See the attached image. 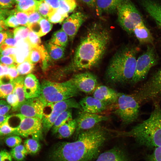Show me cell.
I'll list each match as a JSON object with an SVG mask.
<instances>
[{
	"instance_id": "cell-20",
	"label": "cell",
	"mask_w": 161,
	"mask_h": 161,
	"mask_svg": "<svg viewBox=\"0 0 161 161\" xmlns=\"http://www.w3.org/2000/svg\"><path fill=\"white\" fill-rule=\"evenodd\" d=\"M49 57L45 47L43 45L30 47L26 59L35 65L41 63L42 68L44 69L47 66Z\"/></svg>"
},
{
	"instance_id": "cell-10",
	"label": "cell",
	"mask_w": 161,
	"mask_h": 161,
	"mask_svg": "<svg viewBox=\"0 0 161 161\" xmlns=\"http://www.w3.org/2000/svg\"><path fill=\"white\" fill-rule=\"evenodd\" d=\"M50 104L51 111L49 113L43 114L42 119L43 132L45 134L52 128L56 119L64 111L72 108L82 110L79 103L73 98Z\"/></svg>"
},
{
	"instance_id": "cell-3",
	"label": "cell",
	"mask_w": 161,
	"mask_h": 161,
	"mask_svg": "<svg viewBox=\"0 0 161 161\" xmlns=\"http://www.w3.org/2000/svg\"><path fill=\"white\" fill-rule=\"evenodd\" d=\"M137 49L130 45L123 46L114 54L107 67L105 78L112 86L131 82L134 75Z\"/></svg>"
},
{
	"instance_id": "cell-38",
	"label": "cell",
	"mask_w": 161,
	"mask_h": 161,
	"mask_svg": "<svg viewBox=\"0 0 161 161\" xmlns=\"http://www.w3.org/2000/svg\"><path fill=\"white\" fill-rule=\"evenodd\" d=\"M17 43L14 38L13 31L9 30L7 37L0 46V52L8 47H16Z\"/></svg>"
},
{
	"instance_id": "cell-11",
	"label": "cell",
	"mask_w": 161,
	"mask_h": 161,
	"mask_svg": "<svg viewBox=\"0 0 161 161\" xmlns=\"http://www.w3.org/2000/svg\"><path fill=\"white\" fill-rule=\"evenodd\" d=\"M135 94L141 103L161 97V68L155 72Z\"/></svg>"
},
{
	"instance_id": "cell-26",
	"label": "cell",
	"mask_w": 161,
	"mask_h": 161,
	"mask_svg": "<svg viewBox=\"0 0 161 161\" xmlns=\"http://www.w3.org/2000/svg\"><path fill=\"white\" fill-rule=\"evenodd\" d=\"M45 48L49 57L53 60H59L64 55L65 48L54 44L49 41L46 44Z\"/></svg>"
},
{
	"instance_id": "cell-12",
	"label": "cell",
	"mask_w": 161,
	"mask_h": 161,
	"mask_svg": "<svg viewBox=\"0 0 161 161\" xmlns=\"http://www.w3.org/2000/svg\"><path fill=\"white\" fill-rule=\"evenodd\" d=\"M45 106L39 97L27 99L19 105L16 111L25 117L42 120Z\"/></svg>"
},
{
	"instance_id": "cell-58",
	"label": "cell",
	"mask_w": 161,
	"mask_h": 161,
	"mask_svg": "<svg viewBox=\"0 0 161 161\" xmlns=\"http://www.w3.org/2000/svg\"><path fill=\"white\" fill-rule=\"evenodd\" d=\"M9 30L0 32V46L7 37Z\"/></svg>"
},
{
	"instance_id": "cell-31",
	"label": "cell",
	"mask_w": 161,
	"mask_h": 161,
	"mask_svg": "<svg viewBox=\"0 0 161 161\" xmlns=\"http://www.w3.org/2000/svg\"><path fill=\"white\" fill-rule=\"evenodd\" d=\"M68 17V14L59 7L56 9H53L48 15L47 19L50 22L55 24L62 22Z\"/></svg>"
},
{
	"instance_id": "cell-4",
	"label": "cell",
	"mask_w": 161,
	"mask_h": 161,
	"mask_svg": "<svg viewBox=\"0 0 161 161\" xmlns=\"http://www.w3.org/2000/svg\"><path fill=\"white\" fill-rule=\"evenodd\" d=\"M146 120L127 131L115 132L118 136L133 138L139 145L148 148L161 146V107L156 103Z\"/></svg>"
},
{
	"instance_id": "cell-13",
	"label": "cell",
	"mask_w": 161,
	"mask_h": 161,
	"mask_svg": "<svg viewBox=\"0 0 161 161\" xmlns=\"http://www.w3.org/2000/svg\"><path fill=\"white\" fill-rule=\"evenodd\" d=\"M80 110L75 119L77 124L76 132L78 135L81 131L90 129L99 123L109 119L107 116Z\"/></svg>"
},
{
	"instance_id": "cell-23",
	"label": "cell",
	"mask_w": 161,
	"mask_h": 161,
	"mask_svg": "<svg viewBox=\"0 0 161 161\" xmlns=\"http://www.w3.org/2000/svg\"><path fill=\"white\" fill-rule=\"evenodd\" d=\"M133 33L140 43L149 44H153V37L144 22L137 26L134 29Z\"/></svg>"
},
{
	"instance_id": "cell-28",
	"label": "cell",
	"mask_w": 161,
	"mask_h": 161,
	"mask_svg": "<svg viewBox=\"0 0 161 161\" xmlns=\"http://www.w3.org/2000/svg\"><path fill=\"white\" fill-rule=\"evenodd\" d=\"M39 3L37 0H22L16 4L15 9L28 14L36 10Z\"/></svg>"
},
{
	"instance_id": "cell-7",
	"label": "cell",
	"mask_w": 161,
	"mask_h": 161,
	"mask_svg": "<svg viewBox=\"0 0 161 161\" xmlns=\"http://www.w3.org/2000/svg\"><path fill=\"white\" fill-rule=\"evenodd\" d=\"M116 13L120 25L129 33H133L137 26L144 22L141 14L131 0H124Z\"/></svg>"
},
{
	"instance_id": "cell-46",
	"label": "cell",
	"mask_w": 161,
	"mask_h": 161,
	"mask_svg": "<svg viewBox=\"0 0 161 161\" xmlns=\"http://www.w3.org/2000/svg\"><path fill=\"white\" fill-rule=\"evenodd\" d=\"M5 22L7 27L16 28L19 25L17 21L15 16L12 13L11 10L10 14L6 18Z\"/></svg>"
},
{
	"instance_id": "cell-48",
	"label": "cell",
	"mask_w": 161,
	"mask_h": 161,
	"mask_svg": "<svg viewBox=\"0 0 161 161\" xmlns=\"http://www.w3.org/2000/svg\"><path fill=\"white\" fill-rule=\"evenodd\" d=\"M12 108L7 102L3 100H0V114L7 115Z\"/></svg>"
},
{
	"instance_id": "cell-49",
	"label": "cell",
	"mask_w": 161,
	"mask_h": 161,
	"mask_svg": "<svg viewBox=\"0 0 161 161\" xmlns=\"http://www.w3.org/2000/svg\"><path fill=\"white\" fill-rule=\"evenodd\" d=\"M8 75L12 81L19 76L17 71V65L14 64L9 66Z\"/></svg>"
},
{
	"instance_id": "cell-1",
	"label": "cell",
	"mask_w": 161,
	"mask_h": 161,
	"mask_svg": "<svg viewBox=\"0 0 161 161\" xmlns=\"http://www.w3.org/2000/svg\"><path fill=\"white\" fill-rule=\"evenodd\" d=\"M107 131L98 124L82 131L75 141L56 144L50 158L52 161H91L98 156L107 140Z\"/></svg>"
},
{
	"instance_id": "cell-62",
	"label": "cell",
	"mask_w": 161,
	"mask_h": 161,
	"mask_svg": "<svg viewBox=\"0 0 161 161\" xmlns=\"http://www.w3.org/2000/svg\"><path fill=\"white\" fill-rule=\"evenodd\" d=\"M22 0H14L16 4H17Z\"/></svg>"
},
{
	"instance_id": "cell-36",
	"label": "cell",
	"mask_w": 161,
	"mask_h": 161,
	"mask_svg": "<svg viewBox=\"0 0 161 161\" xmlns=\"http://www.w3.org/2000/svg\"><path fill=\"white\" fill-rule=\"evenodd\" d=\"M11 11L15 16L19 25L27 27L28 21V14L27 13L18 10L15 8L11 10Z\"/></svg>"
},
{
	"instance_id": "cell-30",
	"label": "cell",
	"mask_w": 161,
	"mask_h": 161,
	"mask_svg": "<svg viewBox=\"0 0 161 161\" xmlns=\"http://www.w3.org/2000/svg\"><path fill=\"white\" fill-rule=\"evenodd\" d=\"M24 78L23 75H20L13 80L14 84V90L18 98L19 105L26 99L24 89Z\"/></svg>"
},
{
	"instance_id": "cell-21",
	"label": "cell",
	"mask_w": 161,
	"mask_h": 161,
	"mask_svg": "<svg viewBox=\"0 0 161 161\" xmlns=\"http://www.w3.org/2000/svg\"><path fill=\"white\" fill-rule=\"evenodd\" d=\"M124 0H96L95 10L97 15L102 16L106 14L117 13V9Z\"/></svg>"
},
{
	"instance_id": "cell-14",
	"label": "cell",
	"mask_w": 161,
	"mask_h": 161,
	"mask_svg": "<svg viewBox=\"0 0 161 161\" xmlns=\"http://www.w3.org/2000/svg\"><path fill=\"white\" fill-rule=\"evenodd\" d=\"M87 18V15L83 12L74 13L63 21L61 29L67 34L70 39L72 40Z\"/></svg>"
},
{
	"instance_id": "cell-41",
	"label": "cell",
	"mask_w": 161,
	"mask_h": 161,
	"mask_svg": "<svg viewBox=\"0 0 161 161\" xmlns=\"http://www.w3.org/2000/svg\"><path fill=\"white\" fill-rule=\"evenodd\" d=\"M6 98L7 102L11 106L12 111H16L19 105V103L18 98L14 89Z\"/></svg>"
},
{
	"instance_id": "cell-34",
	"label": "cell",
	"mask_w": 161,
	"mask_h": 161,
	"mask_svg": "<svg viewBox=\"0 0 161 161\" xmlns=\"http://www.w3.org/2000/svg\"><path fill=\"white\" fill-rule=\"evenodd\" d=\"M30 31L29 29L26 26L16 27L13 31L14 38L17 42L25 40L27 38Z\"/></svg>"
},
{
	"instance_id": "cell-60",
	"label": "cell",
	"mask_w": 161,
	"mask_h": 161,
	"mask_svg": "<svg viewBox=\"0 0 161 161\" xmlns=\"http://www.w3.org/2000/svg\"><path fill=\"white\" fill-rule=\"evenodd\" d=\"M10 115L8 114L5 115L0 114V126L5 121Z\"/></svg>"
},
{
	"instance_id": "cell-53",
	"label": "cell",
	"mask_w": 161,
	"mask_h": 161,
	"mask_svg": "<svg viewBox=\"0 0 161 161\" xmlns=\"http://www.w3.org/2000/svg\"><path fill=\"white\" fill-rule=\"evenodd\" d=\"M17 51L16 47H8L3 50L0 53V56L15 55Z\"/></svg>"
},
{
	"instance_id": "cell-59",
	"label": "cell",
	"mask_w": 161,
	"mask_h": 161,
	"mask_svg": "<svg viewBox=\"0 0 161 161\" xmlns=\"http://www.w3.org/2000/svg\"><path fill=\"white\" fill-rule=\"evenodd\" d=\"M4 18H0V32L3 31L4 30H6L7 29V26Z\"/></svg>"
},
{
	"instance_id": "cell-32",
	"label": "cell",
	"mask_w": 161,
	"mask_h": 161,
	"mask_svg": "<svg viewBox=\"0 0 161 161\" xmlns=\"http://www.w3.org/2000/svg\"><path fill=\"white\" fill-rule=\"evenodd\" d=\"M24 146L27 154H35L40 150L41 146L38 140L33 138L27 139L24 142Z\"/></svg>"
},
{
	"instance_id": "cell-35",
	"label": "cell",
	"mask_w": 161,
	"mask_h": 161,
	"mask_svg": "<svg viewBox=\"0 0 161 161\" xmlns=\"http://www.w3.org/2000/svg\"><path fill=\"white\" fill-rule=\"evenodd\" d=\"M12 116V115H10L0 126V136L12 135L16 129V127L11 126L9 123V119Z\"/></svg>"
},
{
	"instance_id": "cell-39",
	"label": "cell",
	"mask_w": 161,
	"mask_h": 161,
	"mask_svg": "<svg viewBox=\"0 0 161 161\" xmlns=\"http://www.w3.org/2000/svg\"><path fill=\"white\" fill-rule=\"evenodd\" d=\"M14 89L13 81L6 83H0V99L6 98Z\"/></svg>"
},
{
	"instance_id": "cell-8",
	"label": "cell",
	"mask_w": 161,
	"mask_h": 161,
	"mask_svg": "<svg viewBox=\"0 0 161 161\" xmlns=\"http://www.w3.org/2000/svg\"><path fill=\"white\" fill-rule=\"evenodd\" d=\"M158 58L153 46L148 45L146 51L138 57L134 76L131 82L135 84L143 80L150 69L157 63Z\"/></svg>"
},
{
	"instance_id": "cell-18",
	"label": "cell",
	"mask_w": 161,
	"mask_h": 161,
	"mask_svg": "<svg viewBox=\"0 0 161 161\" xmlns=\"http://www.w3.org/2000/svg\"><path fill=\"white\" fill-rule=\"evenodd\" d=\"M24 89L26 99L39 97L41 84L34 75L29 74L25 77Z\"/></svg>"
},
{
	"instance_id": "cell-24",
	"label": "cell",
	"mask_w": 161,
	"mask_h": 161,
	"mask_svg": "<svg viewBox=\"0 0 161 161\" xmlns=\"http://www.w3.org/2000/svg\"><path fill=\"white\" fill-rule=\"evenodd\" d=\"M52 26V23L47 18L42 17L38 22L27 27L40 37L49 32L51 30Z\"/></svg>"
},
{
	"instance_id": "cell-27",
	"label": "cell",
	"mask_w": 161,
	"mask_h": 161,
	"mask_svg": "<svg viewBox=\"0 0 161 161\" xmlns=\"http://www.w3.org/2000/svg\"><path fill=\"white\" fill-rule=\"evenodd\" d=\"M72 118V110L68 109L63 112L57 118L52 127L53 134H56L59 129Z\"/></svg>"
},
{
	"instance_id": "cell-17",
	"label": "cell",
	"mask_w": 161,
	"mask_h": 161,
	"mask_svg": "<svg viewBox=\"0 0 161 161\" xmlns=\"http://www.w3.org/2000/svg\"><path fill=\"white\" fill-rule=\"evenodd\" d=\"M139 1L161 30V0H139Z\"/></svg>"
},
{
	"instance_id": "cell-25",
	"label": "cell",
	"mask_w": 161,
	"mask_h": 161,
	"mask_svg": "<svg viewBox=\"0 0 161 161\" xmlns=\"http://www.w3.org/2000/svg\"><path fill=\"white\" fill-rule=\"evenodd\" d=\"M77 122L75 119H72L60 127L56 134L59 139L68 138L71 136L75 131Z\"/></svg>"
},
{
	"instance_id": "cell-37",
	"label": "cell",
	"mask_w": 161,
	"mask_h": 161,
	"mask_svg": "<svg viewBox=\"0 0 161 161\" xmlns=\"http://www.w3.org/2000/svg\"><path fill=\"white\" fill-rule=\"evenodd\" d=\"M60 8L68 14L73 11L77 6L75 0H59Z\"/></svg>"
},
{
	"instance_id": "cell-9",
	"label": "cell",
	"mask_w": 161,
	"mask_h": 161,
	"mask_svg": "<svg viewBox=\"0 0 161 161\" xmlns=\"http://www.w3.org/2000/svg\"><path fill=\"white\" fill-rule=\"evenodd\" d=\"M14 116L19 119L20 122L12 135L24 137L30 136L38 140L41 139L43 132L41 119L27 117L18 114Z\"/></svg>"
},
{
	"instance_id": "cell-2",
	"label": "cell",
	"mask_w": 161,
	"mask_h": 161,
	"mask_svg": "<svg viewBox=\"0 0 161 161\" xmlns=\"http://www.w3.org/2000/svg\"><path fill=\"white\" fill-rule=\"evenodd\" d=\"M111 38L109 29L101 23L90 24L75 50L71 70H88L97 66L106 52Z\"/></svg>"
},
{
	"instance_id": "cell-47",
	"label": "cell",
	"mask_w": 161,
	"mask_h": 161,
	"mask_svg": "<svg viewBox=\"0 0 161 161\" xmlns=\"http://www.w3.org/2000/svg\"><path fill=\"white\" fill-rule=\"evenodd\" d=\"M0 62L8 66L15 64L16 63L15 55L0 56Z\"/></svg>"
},
{
	"instance_id": "cell-15",
	"label": "cell",
	"mask_w": 161,
	"mask_h": 161,
	"mask_svg": "<svg viewBox=\"0 0 161 161\" xmlns=\"http://www.w3.org/2000/svg\"><path fill=\"white\" fill-rule=\"evenodd\" d=\"M71 79L80 91L86 93L93 92L98 84L97 76L89 72L76 74Z\"/></svg>"
},
{
	"instance_id": "cell-50",
	"label": "cell",
	"mask_w": 161,
	"mask_h": 161,
	"mask_svg": "<svg viewBox=\"0 0 161 161\" xmlns=\"http://www.w3.org/2000/svg\"><path fill=\"white\" fill-rule=\"evenodd\" d=\"M15 4L14 0H0V9L9 10Z\"/></svg>"
},
{
	"instance_id": "cell-43",
	"label": "cell",
	"mask_w": 161,
	"mask_h": 161,
	"mask_svg": "<svg viewBox=\"0 0 161 161\" xmlns=\"http://www.w3.org/2000/svg\"><path fill=\"white\" fill-rule=\"evenodd\" d=\"M25 41L28 43L30 47L40 45L41 43L40 37L31 30L27 38Z\"/></svg>"
},
{
	"instance_id": "cell-56",
	"label": "cell",
	"mask_w": 161,
	"mask_h": 161,
	"mask_svg": "<svg viewBox=\"0 0 161 161\" xmlns=\"http://www.w3.org/2000/svg\"><path fill=\"white\" fill-rule=\"evenodd\" d=\"M13 151H18L25 154H27V151L24 145L21 144L12 148L11 150Z\"/></svg>"
},
{
	"instance_id": "cell-51",
	"label": "cell",
	"mask_w": 161,
	"mask_h": 161,
	"mask_svg": "<svg viewBox=\"0 0 161 161\" xmlns=\"http://www.w3.org/2000/svg\"><path fill=\"white\" fill-rule=\"evenodd\" d=\"M10 153L12 157L16 161H23L26 156L21 152L12 150L10 151Z\"/></svg>"
},
{
	"instance_id": "cell-61",
	"label": "cell",
	"mask_w": 161,
	"mask_h": 161,
	"mask_svg": "<svg viewBox=\"0 0 161 161\" xmlns=\"http://www.w3.org/2000/svg\"><path fill=\"white\" fill-rule=\"evenodd\" d=\"M4 75V70L2 64L0 63V78Z\"/></svg>"
},
{
	"instance_id": "cell-6",
	"label": "cell",
	"mask_w": 161,
	"mask_h": 161,
	"mask_svg": "<svg viewBox=\"0 0 161 161\" xmlns=\"http://www.w3.org/2000/svg\"><path fill=\"white\" fill-rule=\"evenodd\" d=\"M141 103L134 94L119 93L116 101L110 106L122 123L128 125L135 122L139 114Z\"/></svg>"
},
{
	"instance_id": "cell-40",
	"label": "cell",
	"mask_w": 161,
	"mask_h": 161,
	"mask_svg": "<svg viewBox=\"0 0 161 161\" xmlns=\"http://www.w3.org/2000/svg\"><path fill=\"white\" fill-rule=\"evenodd\" d=\"M52 10L50 6L44 0H39L37 11L42 17L47 18L48 15Z\"/></svg>"
},
{
	"instance_id": "cell-52",
	"label": "cell",
	"mask_w": 161,
	"mask_h": 161,
	"mask_svg": "<svg viewBox=\"0 0 161 161\" xmlns=\"http://www.w3.org/2000/svg\"><path fill=\"white\" fill-rule=\"evenodd\" d=\"M12 158L10 153L7 151H0V161H12Z\"/></svg>"
},
{
	"instance_id": "cell-57",
	"label": "cell",
	"mask_w": 161,
	"mask_h": 161,
	"mask_svg": "<svg viewBox=\"0 0 161 161\" xmlns=\"http://www.w3.org/2000/svg\"><path fill=\"white\" fill-rule=\"evenodd\" d=\"M11 10L0 9V18L6 19L10 14Z\"/></svg>"
},
{
	"instance_id": "cell-55",
	"label": "cell",
	"mask_w": 161,
	"mask_h": 161,
	"mask_svg": "<svg viewBox=\"0 0 161 161\" xmlns=\"http://www.w3.org/2000/svg\"><path fill=\"white\" fill-rule=\"evenodd\" d=\"M89 8L95 9L96 0H79Z\"/></svg>"
},
{
	"instance_id": "cell-19",
	"label": "cell",
	"mask_w": 161,
	"mask_h": 161,
	"mask_svg": "<svg viewBox=\"0 0 161 161\" xmlns=\"http://www.w3.org/2000/svg\"><path fill=\"white\" fill-rule=\"evenodd\" d=\"M119 93L109 87L104 85L97 86L93 92V97L108 104L110 106L116 101Z\"/></svg>"
},
{
	"instance_id": "cell-44",
	"label": "cell",
	"mask_w": 161,
	"mask_h": 161,
	"mask_svg": "<svg viewBox=\"0 0 161 161\" xmlns=\"http://www.w3.org/2000/svg\"><path fill=\"white\" fill-rule=\"evenodd\" d=\"M145 161H161V146L155 148L146 157Z\"/></svg>"
},
{
	"instance_id": "cell-45",
	"label": "cell",
	"mask_w": 161,
	"mask_h": 161,
	"mask_svg": "<svg viewBox=\"0 0 161 161\" xmlns=\"http://www.w3.org/2000/svg\"><path fill=\"white\" fill-rule=\"evenodd\" d=\"M28 14V21L27 27L38 22L42 17L36 10Z\"/></svg>"
},
{
	"instance_id": "cell-16",
	"label": "cell",
	"mask_w": 161,
	"mask_h": 161,
	"mask_svg": "<svg viewBox=\"0 0 161 161\" xmlns=\"http://www.w3.org/2000/svg\"><path fill=\"white\" fill-rule=\"evenodd\" d=\"M84 112L98 114L106 110L110 106L94 97L87 96L82 98L79 102Z\"/></svg>"
},
{
	"instance_id": "cell-22",
	"label": "cell",
	"mask_w": 161,
	"mask_h": 161,
	"mask_svg": "<svg viewBox=\"0 0 161 161\" xmlns=\"http://www.w3.org/2000/svg\"><path fill=\"white\" fill-rule=\"evenodd\" d=\"M97 158L95 161H129L125 151L118 147L102 153Z\"/></svg>"
},
{
	"instance_id": "cell-42",
	"label": "cell",
	"mask_w": 161,
	"mask_h": 161,
	"mask_svg": "<svg viewBox=\"0 0 161 161\" xmlns=\"http://www.w3.org/2000/svg\"><path fill=\"white\" fill-rule=\"evenodd\" d=\"M21 142L22 139L21 137L16 135L9 136L5 139V142L6 145L12 148L21 144Z\"/></svg>"
},
{
	"instance_id": "cell-54",
	"label": "cell",
	"mask_w": 161,
	"mask_h": 161,
	"mask_svg": "<svg viewBox=\"0 0 161 161\" xmlns=\"http://www.w3.org/2000/svg\"><path fill=\"white\" fill-rule=\"evenodd\" d=\"M52 9H56L60 7L59 0H44Z\"/></svg>"
},
{
	"instance_id": "cell-5",
	"label": "cell",
	"mask_w": 161,
	"mask_h": 161,
	"mask_svg": "<svg viewBox=\"0 0 161 161\" xmlns=\"http://www.w3.org/2000/svg\"><path fill=\"white\" fill-rule=\"evenodd\" d=\"M41 84L39 97L45 106L73 98L79 94L80 92L71 79L62 82L44 80Z\"/></svg>"
},
{
	"instance_id": "cell-33",
	"label": "cell",
	"mask_w": 161,
	"mask_h": 161,
	"mask_svg": "<svg viewBox=\"0 0 161 161\" xmlns=\"http://www.w3.org/2000/svg\"><path fill=\"white\" fill-rule=\"evenodd\" d=\"M34 68V65L27 59L17 64V70L19 76L30 74L33 71Z\"/></svg>"
},
{
	"instance_id": "cell-29",
	"label": "cell",
	"mask_w": 161,
	"mask_h": 161,
	"mask_svg": "<svg viewBox=\"0 0 161 161\" xmlns=\"http://www.w3.org/2000/svg\"><path fill=\"white\" fill-rule=\"evenodd\" d=\"M49 41L54 44L65 48L68 43V36L61 29L53 34Z\"/></svg>"
}]
</instances>
